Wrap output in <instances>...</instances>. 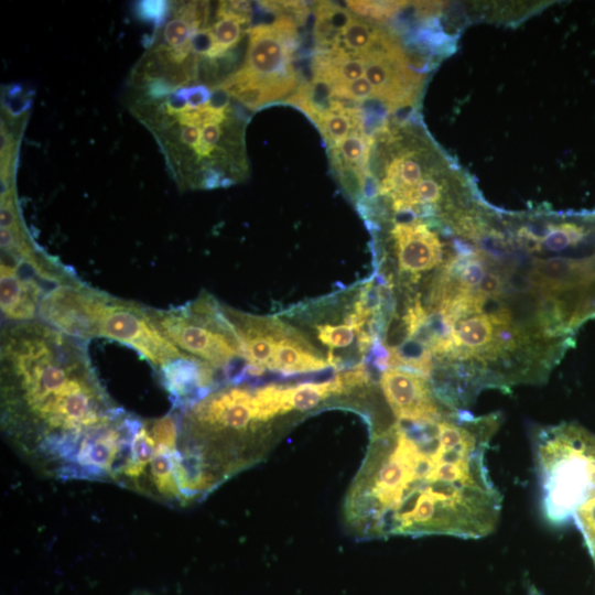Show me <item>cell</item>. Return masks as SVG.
<instances>
[{"instance_id": "obj_4", "label": "cell", "mask_w": 595, "mask_h": 595, "mask_svg": "<svg viewBox=\"0 0 595 595\" xmlns=\"http://www.w3.org/2000/svg\"><path fill=\"white\" fill-rule=\"evenodd\" d=\"M534 453L544 518L566 524L595 485V435L574 423L543 428Z\"/></svg>"}, {"instance_id": "obj_22", "label": "cell", "mask_w": 595, "mask_h": 595, "mask_svg": "<svg viewBox=\"0 0 595 595\" xmlns=\"http://www.w3.org/2000/svg\"><path fill=\"white\" fill-rule=\"evenodd\" d=\"M172 3L167 1H139L136 4L137 15L145 21L160 26L171 15Z\"/></svg>"}, {"instance_id": "obj_9", "label": "cell", "mask_w": 595, "mask_h": 595, "mask_svg": "<svg viewBox=\"0 0 595 595\" xmlns=\"http://www.w3.org/2000/svg\"><path fill=\"white\" fill-rule=\"evenodd\" d=\"M391 235L401 272L419 277L443 261L440 236L420 219L397 221Z\"/></svg>"}, {"instance_id": "obj_12", "label": "cell", "mask_w": 595, "mask_h": 595, "mask_svg": "<svg viewBox=\"0 0 595 595\" xmlns=\"http://www.w3.org/2000/svg\"><path fill=\"white\" fill-rule=\"evenodd\" d=\"M314 35L323 51L339 47L340 35L353 20L345 8L332 2H320L315 13Z\"/></svg>"}, {"instance_id": "obj_23", "label": "cell", "mask_w": 595, "mask_h": 595, "mask_svg": "<svg viewBox=\"0 0 595 595\" xmlns=\"http://www.w3.org/2000/svg\"><path fill=\"white\" fill-rule=\"evenodd\" d=\"M176 93L185 100L191 109L207 105L212 97V91L207 86L198 84L193 86H183L176 89Z\"/></svg>"}, {"instance_id": "obj_20", "label": "cell", "mask_w": 595, "mask_h": 595, "mask_svg": "<svg viewBox=\"0 0 595 595\" xmlns=\"http://www.w3.org/2000/svg\"><path fill=\"white\" fill-rule=\"evenodd\" d=\"M332 94L337 98L353 101H365L376 98L375 90L365 76L353 82L332 86Z\"/></svg>"}, {"instance_id": "obj_14", "label": "cell", "mask_w": 595, "mask_h": 595, "mask_svg": "<svg viewBox=\"0 0 595 595\" xmlns=\"http://www.w3.org/2000/svg\"><path fill=\"white\" fill-rule=\"evenodd\" d=\"M344 391L345 388L338 376L333 380L321 383H303L295 387L282 388V413L292 410H310L327 397Z\"/></svg>"}, {"instance_id": "obj_6", "label": "cell", "mask_w": 595, "mask_h": 595, "mask_svg": "<svg viewBox=\"0 0 595 595\" xmlns=\"http://www.w3.org/2000/svg\"><path fill=\"white\" fill-rule=\"evenodd\" d=\"M295 46L296 29L289 17L253 26L242 67L218 87L253 85L262 90L267 102L284 97L298 83L293 67Z\"/></svg>"}, {"instance_id": "obj_3", "label": "cell", "mask_w": 595, "mask_h": 595, "mask_svg": "<svg viewBox=\"0 0 595 595\" xmlns=\"http://www.w3.org/2000/svg\"><path fill=\"white\" fill-rule=\"evenodd\" d=\"M39 320L83 342L102 337L129 346L156 372L187 356L156 327L149 306L112 296L80 280L50 289L41 302Z\"/></svg>"}, {"instance_id": "obj_7", "label": "cell", "mask_w": 595, "mask_h": 595, "mask_svg": "<svg viewBox=\"0 0 595 595\" xmlns=\"http://www.w3.org/2000/svg\"><path fill=\"white\" fill-rule=\"evenodd\" d=\"M380 386L392 413L401 421L432 420L455 409L437 398L425 377L410 370L387 369Z\"/></svg>"}, {"instance_id": "obj_24", "label": "cell", "mask_w": 595, "mask_h": 595, "mask_svg": "<svg viewBox=\"0 0 595 595\" xmlns=\"http://www.w3.org/2000/svg\"><path fill=\"white\" fill-rule=\"evenodd\" d=\"M504 279L497 271H487L475 292L485 298L501 296Z\"/></svg>"}, {"instance_id": "obj_18", "label": "cell", "mask_w": 595, "mask_h": 595, "mask_svg": "<svg viewBox=\"0 0 595 595\" xmlns=\"http://www.w3.org/2000/svg\"><path fill=\"white\" fill-rule=\"evenodd\" d=\"M31 104L30 95L23 91L22 86H8L2 94V115H4L2 118L10 121H22L25 119L24 113L30 110Z\"/></svg>"}, {"instance_id": "obj_13", "label": "cell", "mask_w": 595, "mask_h": 595, "mask_svg": "<svg viewBox=\"0 0 595 595\" xmlns=\"http://www.w3.org/2000/svg\"><path fill=\"white\" fill-rule=\"evenodd\" d=\"M216 13L218 20L210 28L214 47L206 57L212 61L224 57L234 48L242 37L244 26L249 23V17L230 11L224 1L219 2Z\"/></svg>"}, {"instance_id": "obj_10", "label": "cell", "mask_w": 595, "mask_h": 595, "mask_svg": "<svg viewBox=\"0 0 595 595\" xmlns=\"http://www.w3.org/2000/svg\"><path fill=\"white\" fill-rule=\"evenodd\" d=\"M329 364L295 331L285 329L279 338L269 368L293 374L322 370Z\"/></svg>"}, {"instance_id": "obj_26", "label": "cell", "mask_w": 595, "mask_h": 595, "mask_svg": "<svg viewBox=\"0 0 595 595\" xmlns=\"http://www.w3.org/2000/svg\"><path fill=\"white\" fill-rule=\"evenodd\" d=\"M131 595H154V594L147 591H136Z\"/></svg>"}, {"instance_id": "obj_21", "label": "cell", "mask_w": 595, "mask_h": 595, "mask_svg": "<svg viewBox=\"0 0 595 595\" xmlns=\"http://www.w3.org/2000/svg\"><path fill=\"white\" fill-rule=\"evenodd\" d=\"M347 4L356 13L380 19L397 12L405 2L348 1Z\"/></svg>"}, {"instance_id": "obj_19", "label": "cell", "mask_w": 595, "mask_h": 595, "mask_svg": "<svg viewBox=\"0 0 595 595\" xmlns=\"http://www.w3.org/2000/svg\"><path fill=\"white\" fill-rule=\"evenodd\" d=\"M316 331L318 339L332 349L349 346L354 342L356 332L357 334L359 333L357 328L347 321L339 325L322 324L316 326Z\"/></svg>"}, {"instance_id": "obj_1", "label": "cell", "mask_w": 595, "mask_h": 595, "mask_svg": "<svg viewBox=\"0 0 595 595\" xmlns=\"http://www.w3.org/2000/svg\"><path fill=\"white\" fill-rule=\"evenodd\" d=\"M500 414L461 409L401 421L376 443L361 487L378 536L444 534L479 539L497 527L500 491L486 464Z\"/></svg>"}, {"instance_id": "obj_5", "label": "cell", "mask_w": 595, "mask_h": 595, "mask_svg": "<svg viewBox=\"0 0 595 595\" xmlns=\"http://www.w3.org/2000/svg\"><path fill=\"white\" fill-rule=\"evenodd\" d=\"M149 311L156 327L178 349L213 368L244 358L230 321L213 298L201 295L186 305Z\"/></svg>"}, {"instance_id": "obj_17", "label": "cell", "mask_w": 595, "mask_h": 595, "mask_svg": "<svg viewBox=\"0 0 595 595\" xmlns=\"http://www.w3.org/2000/svg\"><path fill=\"white\" fill-rule=\"evenodd\" d=\"M173 15L169 19L162 30V39L159 42L167 47L180 50L191 46V39L197 30L185 18L171 10Z\"/></svg>"}, {"instance_id": "obj_27", "label": "cell", "mask_w": 595, "mask_h": 595, "mask_svg": "<svg viewBox=\"0 0 595 595\" xmlns=\"http://www.w3.org/2000/svg\"><path fill=\"white\" fill-rule=\"evenodd\" d=\"M589 551H591V553H592V555H593V558L595 560V548L591 549Z\"/></svg>"}, {"instance_id": "obj_2", "label": "cell", "mask_w": 595, "mask_h": 595, "mask_svg": "<svg viewBox=\"0 0 595 595\" xmlns=\"http://www.w3.org/2000/svg\"><path fill=\"white\" fill-rule=\"evenodd\" d=\"M0 410L15 453L64 480L80 479L97 437L126 412L99 380L85 343L40 320L2 327Z\"/></svg>"}, {"instance_id": "obj_16", "label": "cell", "mask_w": 595, "mask_h": 595, "mask_svg": "<svg viewBox=\"0 0 595 595\" xmlns=\"http://www.w3.org/2000/svg\"><path fill=\"white\" fill-rule=\"evenodd\" d=\"M372 145L374 138L368 136L364 129H358L335 147L339 161L364 175L367 172V163Z\"/></svg>"}, {"instance_id": "obj_25", "label": "cell", "mask_w": 595, "mask_h": 595, "mask_svg": "<svg viewBox=\"0 0 595 595\" xmlns=\"http://www.w3.org/2000/svg\"><path fill=\"white\" fill-rule=\"evenodd\" d=\"M214 47V37L210 28L202 29L191 39V50L194 55L207 57Z\"/></svg>"}, {"instance_id": "obj_8", "label": "cell", "mask_w": 595, "mask_h": 595, "mask_svg": "<svg viewBox=\"0 0 595 595\" xmlns=\"http://www.w3.org/2000/svg\"><path fill=\"white\" fill-rule=\"evenodd\" d=\"M45 285L21 264L1 259L0 301L7 324L39 320L41 302L48 291Z\"/></svg>"}, {"instance_id": "obj_11", "label": "cell", "mask_w": 595, "mask_h": 595, "mask_svg": "<svg viewBox=\"0 0 595 595\" xmlns=\"http://www.w3.org/2000/svg\"><path fill=\"white\" fill-rule=\"evenodd\" d=\"M311 118L333 147L353 131L364 129L359 109L344 107L339 101L332 100L328 109L316 112Z\"/></svg>"}, {"instance_id": "obj_15", "label": "cell", "mask_w": 595, "mask_h": 595, "mask_svg": "<svg viewBox=\"0 0 595 595\" xmlns=\"http://www.w3.org/2000/svg\"><path fill=\"white\" fill-rule=\"evenodd\" d=\"M387 33L374 23L354 17L342 32L339 47L351 55L361 56L377 47Z\"/></svg>"}]
</instances>
